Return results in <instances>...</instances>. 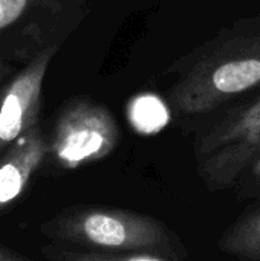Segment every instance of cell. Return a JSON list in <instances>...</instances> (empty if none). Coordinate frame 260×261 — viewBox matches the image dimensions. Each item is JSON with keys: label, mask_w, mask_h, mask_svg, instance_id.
Wrapping results in <instances>:
<instances>
[{"label": "cell", "mask_w": 260, "mask_h": 261, "mask_svg": "<svg viewBox=\"0 0 260 261\" xmlns=\"http://www.w3.org/2000/svg\"><path fill=\"white\" fill-rule=\"evenodd\" d=\"M54 243L109 254H153L181 261L187 248L162 222L129 210L72 208L41 225Z\"/></svg>", "instance_id": "1"}, {"label": "cell", "mask_w": 260, "mask_h": 261, "mask_svg": "<svg viewBox=\"0 0 260 261\" xmlns=\"http://www.w3.org/2000/svg\"><path fill=\"white\" fill-rule=\"evenodd\" d=\"M260 86V24L211 43L173 84L170 99L184 115L205 113Z\"/></svg>", "instance_id": "2"}, {"label": "cell", "mask_w": 260, "mask_h": 261, "mask_svg": "<svg viewBox=\"0 0 260 261\" xmlns=\"http://www.w3.org/2000/svg\"><path fill=\"white\" fill-rule=\"evenodd\" d=\"M260 153V95L228 112L196 142L198 170L208 190L228 188Z\"/></svg>", "instance_id": "3"}, {"label": "cell", "mask_w": 260, "mask_h": 261, "mask_svg": "<svg viewBox=\"0 0 260 261\" xmlns=\"http://www.w3.org/2000/svg\"><path fill=\"white\" fill-rule=\"evenodd\" d=\"M118 141L116 119L104 106L75 101L58 118L49 150L60 167L74 170L104 159Z\"/></svg>", "instance_id": "4"}, {"label": "cell", "mask_w": 260, "mask_h": 261, "mask_svg": "<svg viewBox=\"0 0 260 261\" xmlns=\"http://www.w3.org/2000/svg\"><path fill=\"white\" fill-rule=\"evenodd\" d=\"M52 50L40 55L8 87L0 102V154L35 127L41 83Z\"/></svg>", "instance_id": "5"}, {"label": "cell", "mask_w": 260, "mask_h": 261, "mask_svg": "<svg viewBox=\"0 0 260 261\" xmlns=\"http://www.w3.org/2000/svg\"><path fill=\"white\" fill-rule=\"evenodd\" d=\"M48 151L43 133L38 127H32L0 158V213L23 194Z\"/></svg>", "instance_id": "6"}, {"label": "cell", "mask_w": 260, "mask_h": 261, "mask_svg": "<svg viewBox=\"0 0 260 261\" xmlns=\"http://www.w3.org/2000/svg\"><path fill=\"white\" fill-rule=\"evenodd\" d=\"M219 248L241 261H260V210L225 231Z\"/></svg>", "instance_id": "7"}, {"label": "cell", "mask_w": 260, "mask_h": 261, "mask_svg": "<svg viewBox=\"0 0 260 261\" xmlns=\"http://www.w3.org/2000/svg\"><path fill=\"white\" fill-rule=\"evenodd\" d=\"M41 255L49 261H176L153 254H109L78 249L58 243L43 246Z\"/></svg>", "instance_id": "8"}, {"label": "cell", "mask_w": 260, "mask_h": 261, "mask_svg": "<svg viewBox=\"0 0 260 261\" xmlns=\"http://www.w3.org/2000/svg\"><path fill=\"white\" fill-rule=\"evenodd\" d=\"M130 119L135 128L152 133L167 122V109L153 95L138 96L130 106Z\"/></svg>", "instance_id": "9"}, {"label": "cell", "mask_w": 260, "mask_h": 261, "mask_svg": "<svg viewBox=\"0 0 260 261\" xmlns=\"http://www.w3.org/2000/svg\"><path fill=\"white\" fill-rule=\"evenodd\" d=\"M29 0H0V29L14 23L26 9Z\"/></svg>", "instance_id": "10"}, {"label": "cell", "mask_w": 260, "mask_h": 261, "mask_svg": "<svg viewBox=\"0 0 260 261\" xmlns=\"http://www.w3.org/2000/svg\"><path fill=\"white\" fill-rule=\"evenodd\" d=\"M0 261H29L23 257H20L18 254L12 252L11 249H6V248H2L0 246Z\"/></svg>", "instance_id": "11"}, {"label": "cell", "mask_w": 260, "mask_h": 261, "mask_svg": "<svg viewBox=\"0 0 260 261\" xmlns=\"http://www.w3.org/2000/svg\"><path fill=\"white\" fill-rule=\"evenodd\" d=\"M251 173H253V176L257 179V180H260V153H259V156L254 159V162L251 164Z\"/></svg>", "instance_id": "12"}]
</instances>
